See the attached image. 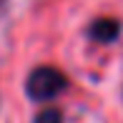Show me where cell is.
I'll return each instance as SVG.
<instances>
[{"instance_id":"obj_1","label":"cell","mask_w":123,"mask_h":123,"mask_svg":"<svg viewBox=\"0 0 123 123\" xmlns=\"http://www.w3.org/2000/svg\"><path fill=\"white\" fill-rule=\"evenodd\" d=\"M68 88V75L55 65H38L28 73L25 93L30 100H53Z\"/></svg>"},{"instance_id":"obj_2","label":"cell","mask_w":123,"mask_h":123,"mask_svg":"<svg viewBox=\"0 0 123 123\" xmlns=\"http://www.w3.org/2000/svg\"><path fill=\"white\" fill-rule=\"evenodd\" d=\"M121 30H123L121 20L103 15V18H96L91 25H88V38H91V40H96V43L108 45V43H116V40H118Z\"/></svg>"},{"instance_id":"obj_3","label":"cell","mask_w":123,"mask_h":123,"mask_svg":"<svg viewBox=\"0 0 123 123\" xmlns=\"http://www.w3.org/2000/svg\"><path fill=\"white\" fill-rule=\"evenodd\" d=\"M33 123H63V113L58 108H43L40 113H35Z\"/></svg>"},{"instance_id":"obj_4","label":"cell","mask_w":123,"mask_h":123,"mask_svg":"<svg viewBox=\"0 0 123 123\" xmlns=\"http://www.w3.org/2000/svg\"><path fill=\"white\" fill-rule=\"evenodd\" d=\"M3 5H5V0H0V8H3Z\"/></svg>"}]
</instances>
